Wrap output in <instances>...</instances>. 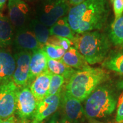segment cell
Segmentation results:
<instances>
[{
  "label": "cell",
  "instance_id": "cell-1",
  "mask_svg": "<svg viewBox=\"0 0 123 123\" xmlns=\"http://www.w3.org/2000/svg\"><path fill=\"white\" fill-rule=\"evenodd\" d=\"M110 13L108 0H85L71 7L67 18L74 33L81 34L102 29Z\"/></svg>",
  "mask_w": 123,
  "mask_h": 123
},
{
  "label": "cell",
  "instance_id": "cell-2",
  "mask_svg": "<svg viewBox=\"0 0 123 123\" xmlns=\"http://www.w3.org/2000/svg\"><path fill=\"white\" fill-rule=\"evenodd\" d=\"M122 86L120 82L108 80L97 87L86 100L84 106L86 117L97 119L111 115L117 107Z\"/></svg>",
  "mask_w": 123,
  "mask_h": 123
},
{
  "label": "cell",
  "instance_id": "cell-3",
  "mask_svg": "<svg viewBox=\"0 0 123 123\" xmlns=\"http://www.w3.org/2000/svg\"><path fill=\"white\" fill-rule=\"evenodd\" d=\"M110 79V74L104 69L89 67L76 71L67 82L64 90L71 96L83 102L97 87Z\"/></svg>",
  "mask_w": 123,
  "mask_h": 123
},
{
  "label": "cell",
  "instance_id": "cell-4",
  "mask_svg": "<svg viewBox=\"0 0 123 123\" xmlns=\"http://www.w3.org/2000/svg\"><path fill=\"white\" fill-rule=\"evenodd\" d=\"M73 43L91 65L103 62L110 54L111 46L110 37L98 30L75 35Z\"/></svg>",
  "mask_w": 123,
  "mask_h": 123
},
{
  "label": "cell",
  "instance_id": "cell-5",
  "mask_svg": "<svg viewBox=\"0 0 123 123\" xmlns=\"http://www.w3.org/2000/svg\"><path fill=\"white\" fill-rule=\"evenodd\" d=\"M66 0H40L36 7L37 19L47 27H51L70 10Z\"/></svg>",
  "mask_w": 123,
  "mask_h": 123
},
{
  "label": "cell",
  "instance_id": "cell-6",
  "mask_svg": "<svg viewBox=\"0 0 123 123\" xmlns=\"http://www.w3.org/2000/svg\"><path fill=\"white\" fill-rule=\"evenodd\" d=\"M38 104V101L31 91L29 86L18 87L15 114L19 120H29L31 119Z\"/></svg>",
  "mask_w": 123,
  "mask_h": 123
},
{
  "label": "cell",
  "instance_id": "cell-7",
  "mask_svg": "<svg viewBox=\"0 0 123 123\" xmlns=\"http://www.w3.org/2000/svg\"><path fill=\"white\" fill-rule=\"evenodd\" d=\"M18 87L13 81L0 85V119L4 120L14 115L16 111Z\"/></svg>",
  "mask_w": 123,
  "mask_h": 123
},
{
  "label": "cell",
  "instance_id": "cell-8",
  "mask_svg": "<svg viewBox=\"0 0 123 123\" xmlns=\"http://www.w3.org/2000/svg\"><path fill=\"white\" fill-rule=\"evenodd\" d=\"M62 91L46 97L38 103L36 110L29 123H43L49 117L54 115L61 105Z\"/></svg>",
  "mask_w": 123,
  "mask_h": 123
},
{
  "label": "cell",
  "instance_id": "cell-9",
  "mask_svg": "<svg viewBox=\"0 0 123 123\" xmlns=\"http://www.w3.org/2000/svg\"><path fill=\"white\" fill-rule=\"evenodd\" d=\"M63 116L73 122L79 123L86 117L84 107L79 100L71 96L63 90L61 105Z\"/></svg>",
  "mask_w": 123,
  "mask_h": 123
},
{
  "label": "cell",
  "instance_id": "cell-10",
  "mask_svg": "<svg viewBox=\"0 0 123 123\" xmlns=\"http://www.w3.org/2000/svg\"><path fill=\"white\" fill-rule=\"evenodd\" d=\"M31 53L28 51H19L14 55L16 63L13 81L17 87L27 86Z\"/></svg>",
  "mask_w": 123,
  "mask_h": 123
},
{
  "label": "cell",
  "instance_id": "cell-11",
  "mask_svg": "<svg viewBox=\"0 0 123 123\" xmlns=\"http://www.w3.org/2000/svg\"><path fill=\"white\" fill-rule=\"evenodd\" d=\"M9 19L17 29L26 27L29 18V9L24 0H9Z\"/></svg>",
  "mask_w": 123,
  "mask_h": 123
},
{
  "label": "cell",
  "instance_id": "cell-12",
  "mask_svg": "<svg viewBox=\"0 0 123 123\" xmlns=\"http://www.w3.org/2000/svg\"><path fill=\"white\" fill-rule=\"evenodd\" d=\"M14 43L17 49L19 51L33 52L42 49V46L38 42L34 34L29 27L17 29L14 39Z\"/></svg>",
  "mask_w": 123,
  "mask_h": 123
},
{
  "label": "cell",
  "instance_id": "cell-13",
  "mask_svg": "<svg viewBox=\"0 0 123 123\" xmlns=\"http://www.w3.org/2000/svg\"><path fill=\"white\" fill-rule=\"evenodd\" d=\"M47 59L48 58L42 49H38L32 52L27 86H29L31 83L38 75L48 70Z\"/></svg>",
  "mask_w": 123,
  "mask_h": 123
},
{
  "label": "cell",
  "instance_id": "cell-14",
  "mask_svg": "<svg viewBox=\"0 0 123 123\" xmlns=\"http://www.w3.org/2000/svg\"><path fill=\"white\" fill-rule=\"evenodd\" d=\"M15 67L14 56L7 51L0 49V85L13 81Z\"/></svg>",
  "mask_w": 123,
  "mask_h": 123
},
{
  "label": "cell",
  "instance_id": "cell-15",
  "mask_svg": "<svg viewBox=\"0 0 123 123\" xmlns=\"http://www.w3.org/2000/svg\"><path fill=\"white\" fill-rule=\"evenodd\" d=\"M52 74L48 70L38 75L29 85L32 93L38 103L46 98Z\"/></svg>",
  "mask_w": 123,
  "mask_h": 123
},
{
  "label": "cell",
  "instance_id": "cell-16",
  "mask_svg": "<svg viewBox=\"0 0 123 123\" xmlns=\"http://www.w3.org/2000/svg\"><path fill=\"white\" fill-rule=\"evenodd\" d=\"M60 61L69 67L78 70H83L90 67L84 56L73 46L70 47Z\"/></svg>",
  "mask_w": 123,
  "mask_h": 123
},
{
  "label": "cell",
  "instance_id": "cell-17",
  "mask_svg": "<svg viewBox=\"0 0 123 123\" xmlns=\"http://www.w3.org/2000/svg\"><path fill=\"white\" fill-rule=\"evenodd\" d=\"M13 39V26L9 18L0 13V48L10 46Z\"/></svg>",
  "mask_w": 123,
  "mask_h": 123
},
{
  "label": "cell",
  "instance_id": "cell-18",
  "mask_svg": "<svg viewBox=\"0 0 123 123\" xmlns=\"http://www.w3.org/2000/svg\"><path fill=\"white\" fill-rule=\"evenodd\" d=\"M49 31L50 35L67 38L72 42L75 39V34L71 29L66 17L60 18L54 25L50 27Z\"/></svg>",
  "mask_w": 123,
  "mask_h": 123
},
{
  "label": "cell",
  "instance_id": "cell-19",
  "mask_svg": "<svg viewBox=\"0 0 123 123\" xmlns=\"http://www.w3.org/2000/svg\"><path fill=\"white\" fill-rule=\"evenodd\" d=\"M101 66L107 70L123 76V51H113L109 54Z\"/></svg>",
  "mask_w": 123,
  "mask_h": 123
},
{
  "label": "cell",
  "instance_id": "cell-20",
  "mask_svg": "<svg viewBox=\"0 0 123 123\" xmlns=\"http://www.w3.org/2000/svg\"><path fill=\"white\" fill-rule=\"evenodd\" d=\"M47 68L49 71L53 74L63 77L67 82L76 71L75 69L66 65L61 61H56L49 58L47 59Z\"/></svg>",
  "mask_w": 123,
  "mask_h": 123
},
{
  "label": "cell",
  "instance_id": "cell-21",
  "mask_svg": "<svg viewBox=\"0 0 123 123\" xmlns=\"http://www.w3.org/2000/svg\"><path fill=\"white\" fill-rule=\"evenodd\" d=\"M29 27L34 34L37 39L43 48L50 38V34L48 27L39 22L37 19H35L30 21Z\"/></svg>",
  "mask_w": 123,
  "mask_h": 123
},
{
  "label": "cell",
  "instance_id": "cell-22",
  "mask_svg": "<svg viewBox=\"0 0 123 123\" xmlns=\"http://www.w3.org/2000/svg\"><path fill=\"white\" fill-rule=\"evenodd\" d=\"M109 37L114 45H123V14L112 23Z\"/></svg>",
  "mask_w": 123,
  "mask_h": 123
},
{
  "label": "cell",
  "instance_id": "cell-23",
  "mask_svg": "<svg viewBox=\"0 0 123 123\" xmlns=\"http://www.w3.org/2000/svg\"><path fill=\"white\" fill-rule=\"evenodd\" d=\"M66 80L63 76L60 75L51 74L50 87L46 97L56 94L63 90V85Z\"/></svg>",
  "mask_w": 123,
  "mask_h": 123
},
{
  "label": "cell",
  "instance_id": "cell-24",
  "mask_svg": "<svg viewBox=\"0 0 123 123\" xmlns=\"http://www.w3.org/2000/svg\"><path fill=\"white\" fill-rule=\"evenodd\" d=\"M42 49L47 58L56 61H60L66 52L60 46L50 44H46Z\"/></svg>",
  "mask_w": 123,
  "mask_h": 123
},
{
  "label": "cell",
  "instance_id": "cell-25",
  "mask_svg": "<svg viewBox=\"0 0 123 123\" xmlns=\"http://www.w3.org/2000/svg\"><path fill=\"white\" fill-rule=\"evenodd\" d=\"M46 44L60 46L64 50H66V51H67L70 48V47H71V45L73 44V43L71 41L67 38L51 35V37H50V38H49L48 41L46 43Z\"/></svg>",
  "mask_w": 123,
  "mask_h": 123
},
{
  "label": "cell",
  "instance_id": "cell-26",
  "mask_svg": "<svg viewBox=\"0 0 123 123\" xmlns=\"http://www.w3.org/2000/svg\"><path fill=\"white\" fill-rule=\"evenodd\" d=\"M111 2L115 14L114 21H116L123 14V0H112Z\"/></svg>",
  "mask_w": 123,
  "mask_h": 123
},
{
  "label": "cell",
  "instance_id": "cell-27",
  "mask_svg": "<svg viewBox=\"0 0 123 123\" xmlns=\"http://www.w3.org/2000/svg\"><path fill=\"white\" fill-rule=\"evenodd\" d=\"M116 122L123 123V92L120 95L117 104Z\"/></svg>",
  "mask_w": 123,
  "mask_h": 123
},
{
  "label": "cell",
  "instance_id": "cell-28",
  "mask_svg": "<svg viewBox=\"0 0 123 123\" xmlns=\"http://www.w3.org/2000/svg\"><path fill=\"white\" fill-rule=\"evenodd\" d=\"M19 120L17 117H16L14 115L9 117V119L4 120L0 119V123H19Z\"/></svg>",
  "mask_w": 123,
  "mask_h": 123
},
{
  "label": "cell",
  "instance_id": "cell-29",
  "mask_svg": "<svg viewBox=\"0 0 123 123\" xmlns=\"http://www.w3.org/2000/svg\"><path fill=\"white\" fill-rule=\"evenodd\" d=\"M47 123H59V116H58V113H55L51 116L50 120Z\"/></svg>",
  "mask_w": 123,
  "mask_h": 123
},
{
  "label": "cell",
  "instance_id": "cell-30",
  "mask_svg": "<svg viewBox=\"0 0 123 123\" xmlns=\"http://www.w3.org/2000/svg\"><path fill=\"white\" fill-rule=\"evenodd\" d=\"M66 1H67V2L70 5L74 6H76L77 5L80 4V3L85 1V0H66Z\"/></svg>",
  "mask_w": 123,
  "mask_h": 123
},
{
  "label": "cell",
  "instance_id": "cell-31",
  "mask_svg": "<svg viewBox=\"0 0 123 123\" xmlns=\"http://www.w3.org/2000/svg\"><path fill=\"white\" fill-rule=\"evenodd\" d=\"M59 123H76L73 121H71L67 119H66V117H64V116H62L61 117V119L59 120Z\"/></svg>",
  "mask_w": 123,
  "mask_h": 123
},
{
  "label": "cell",
  "instance_id": "cell-32",
  "mask_svg": "<svg viewBox=\"0 0 123 123\" xmlns=\"http://www.w3.org/2000/svg\"><path fill=\"white\" fill-rule=\"evenodd\" d=\"M88 120V123H118L116 122V123H103L94 119H90Z\"/></svg>",
  "mask_w": 123,
  "mask_h": 123
},
{
  "label": "cell",
  "instance_id": "cell-33",
  "mask_svg": "<svg viewBox=\"0 0 123 123\" xmlns=\"http://www.w3.org/2000/svg\"><path fill=\"white\" fill-rule=\"evenodd\" d=\"M7 0H0V10L4 7Z\"/></svg>",
  "mask_w": 123,
  "mask_h": 123
},
{
  "label": "cell",
  "instance_id": "cell-34",
  "mask_svg": "<svg viewBox=\"0 0 123 123\" xmlns=\"http://www.w3.org/2000/svg\"><path fill=\"white\" fill-rule=\"evenodd\" d=\"M29 120H20L19 123H29Z\"/></svg>",
  "mask_w": 123,
  "mask_h": 123
},
{
  "label": "cell",
  "instance_id": "cell-35",
  "mask_svg": "<svg viewBox=\"0 0 123 123\" xmlns=\"http://www.w3.org/2000/svg\"><path fill=\"white\" fill-rule=\"evenodd\" d=\"M121 47H123V46H121Z\"/></svg>",
  "mask_w": 123,
  "mask_h": 123
},
{
  "label": "cell",
  "instance_id": "cell-36",
  "mask_svg": "<svg viewBox=\"0 0 123 123\" xmlns=\"http://www.w3.org/2000/svg\"><path fill=\"white\" fill-rule=\"evenodd\" d=\"M110 1H112V0H110Z\"/></svg>",
  "mask_w": 123,
  "mask_h": 123
},
{
  "label": "cell",
  "instance_id": "cell-37",
  "mask_svg": "<svg viewBox=\"0 0 123 123\" xmlns=\"http://www.w3.org/2000/svg\"></svg>",
  "mask_w": 123,
  "mask_h": 123
}]
</instances>
